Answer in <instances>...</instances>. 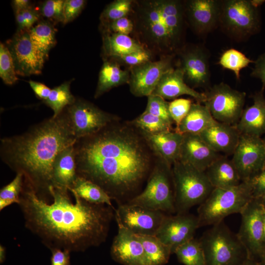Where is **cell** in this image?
<instances>
[{
    "label": "cell",
    "mask_w": 265,
    "mask_h": 265,
    "mask_svg": "<svg viewBox=\"0 0 265 265\" xmlns=\"http://www.w3.org/2000/svg\"><path fill=\"white\" fill-rule=\"evenodd\" d=\"M50 192L48 202L24 179L18 204L26 227L45 246L82 252L105 241L113 207L87 202L67 188L52 186Z\"/></svg>",
    "instance_id": "cell-1"
},
{
    "label": "cell",
    "mask_w": 265,
    "mask_h": 265,
    "mask_svg": "<svg viewBox=\"0 0 265 265\" xmlns=\"http://www.w3.org/2000/svg\"><path fill=\"white\" fill-rule=\"evenodd\" d=\"M114 121L75 143L77 176L97 184L111 199L134 191L151 165V149L130 123Z\"/></svg>",
    "instance_id": "cell-2"
},
{
    "label": "cell",
    "mask_w": 265,
    "mask_h": 265,
    "mask_svg": "<svg viewBox=\"0 0 265 265\" xmlns=\"http://www.w3.org/2000/svg\"><path fill=\"white\" fill-rule=\"evenodd\" d=\"M77 140L64 109L22 134L1 139L0 156L10 169L24 175L40 197L49 202L55 158Z\"/></svg>",
    "instance_id": "cell-3"
},
{
    "label": "cell",
    "mask_w": 265,
    "mask_h": 265,
    "mask_svg": "<svg viewBox=\"0 0 265 265\" xmlns=\"http://www.w3.org/2000/svg\"><path fill=\"white\" fill-rule=\"evenodd\" d=\"M134 29L142 42L163 55L176 54L185 46L186 22L184 1L133 2Z\"/></svg>",
    "instance_id": "cell-4"
},
{
    "label": "cell",
    "mask_w": 265,
    "mask_h": 265,
    "mask_svg": "<svg viewBox=\"0 0 265 265\" xmlns=\"http://www.w3.org/2000/svg\"><path fill=\"white\" fill-rule=\"evenodd\" d=\"M254 198L250 181L229 188H214L197 209L199 226H212L234 213H240Z\"/></svg>",
    "instance_id": "cell-5"
},
{
    "label": "cell",
    "mask_w": 265,
    "mask_h": 265,
    "mask_svg": "<svg viewBox=\"0 0 265 265\" xmlns=\"http://www.w3.org/2000/svg\"><path fill=\"white\" fill-rule=\"evenodd\" d=\"M176 213L182 214L200 205L214 188L205 172L180 160L172 166Z\"/></svg>",
    "instance_id": "cell-6"
},
{
    "label": "cell",
    "mask_w": 265,
    "mask_h": 265,
    "mask_svg": "<svg viewBox=\"0 0 265 265\" xmlns=\"http://www.w3.org/2000/svg\"><path fill=\"white\" fill-rule=\"evenodd\" d=\"M199 239L206 265H238L248 257L237 234L232 232L223 221L212 226Z\"/></svg>",
    "instance_id": "cell-7"
},
{
    "label": "cell",
    "mask_w": 265,
    "mask_h": 265,
    "mask_svg": "<svg viewBox=\"0 0 265 265\" xmlns=\"http://www.w3.org/2000/svg\"><path fill=\"white\" fill-rule=\"evenodd\" d=\"M218 27L236 41H246L261 29L260 9L250 0H222Z\"/></svg>",
    "instance_id": "cell-8"
},
{
    "label": "cell",
    "mask_w": 265,
    "mask_h": 265,
    "mask_svg": "<svg viewBox=\"0 0 265 265\" xmlns=\"http://www.w3.org/2000/svg\"><path fill=\"white\" fill-rule=\"evenodd\" d=\"M129 204L176 213L172 167L160 159L154 166L144 190Z\"/></svg>",
    "instance_id": "cell-9"
},
{
    "label": "cell",
    "mask_w": 265,
    "mask_h": 265,
    "mask_svg": "<svg viewBox=\"0 0 265 265\" xmlns=\"http://www.w3.org/2000/svg\"><path fill=\"white\" fill-rule=\"evenodd\" d=\"M204 93V104L216 121L231 125L237 124L244 109L245 92L222 82L211 86Z\"/></svg>",
    "instance_id": "cell-10"
},
{
    "label": "cell",
    "mask_w": 265,
    "mask_h": 265,
    "mask_svg": "<svg viewBox=\"0 0 265 265\" xmlns=\"http://www.w3.org/2000/svg\"><path fill=\"white\" fill-rule=\"evenodd\" d=\"M65 110L72 131L77 139L93 134L117 121L116 116L81 99H76Z\"/></svg>",
    "instance_id": "cell-11"
},
{
    "label": "cell",
    "mask_w": 265,
    "mask_h": 265,
    "mask_svg": "<svg viewBox=\"0 0 265 265\" xmlns=\"http://www.w3.org/2000/svg\"><path fill=\"white\" fill-rule=\"evenodd\" d=\"M176 54L178 55L177 67L183 72L185 82L193 88H210L211 71L208 50L201 45H185Z\"/></svg>",
    "instance_id": "cell-12"
},
{
    "label": "cell",
    "mask_w": 265,
    "mask_h": 265,
    "mask_svg": "<svg viewBox=\"0 0 265 265\" xmlns=\"http://www.w3.org/2000/svg\"><path fill=\"white\" fill-rule=\"evenodd\" d=\"M241 181H248L265 167V143L260 137L240 134L232 159Z\"/></svg>",
    "instance_id": "cell-13"
},
{
    "label": "cell",
    "mask_w": 265,
    "mask_h": 265,
    "mask_svg": "<svg viewBox=\"0 0 265 265\" xmlns=\"http://www.w3.org/2000/svg\"><path fill=\"white\" fill-rule=\"evenodd\" d=\"M17 75L29 76L41 73L46 55L31 42L27 29L17 30L7 41Z\"/></svg>",
    "instance_id": "cell-14"
},
{
    "label": "cell",
    "mask_w": 265,
    "mask_h": 265,
    "mask_svg": "<svg viewBox=\"0 0 265 265\" xmlns=\"http://www.w3.org/2000/svg\"><path fill=\"white\" fill-rule=\"evenodd\" d=\"M165 215L160 211L129 203L115 211L117 224L136 235L155 236Z\"/></svg>",
    "instance_id": "cell-15"
},
{
    "label": "cell",
    "mask_w": 265,
    "mask_h": 265,
    "mask_svg": "<svg viewBox=\"0 0 265 265\" xmlns=\"http://www.w3.org/2000/svg\"><path fill=\"white\" fill-rule=\"evenodd\" d=\"M175 55H164L159 60L132 67L128 83L132 93L137 97L151 95L162 76L174 67Z\"/></svg>",
    "instance_id": "cell-16"
},
{
    "label": "cell",
    "mask_w": 265,
    "mask_h": 265,
    "mask_svg": "<svg viewBox=\"0 0 265 265\" xmlns=\"http://www.w3.org/2000/svg\"><path fill=\"white\" fill-rule=\"evenodd\" d=\"M253 198L240 212L241 224L237 234L248 257L261 254L264 249L263 212L264 207Z\"/></svg>",
    "instance_id": "cell-17"
},
{
    "label": "cell",
    "mask_w": 265,
    "mask_h": 265,
    "mask_svg": "<svg viewBox=\"0 0 265 265\" xmlns=\"http://www.w3.org/2000/svg\"><path fill=\"white\" fill-rule=\"evenodd\" d=\"M200 228L197 216L188 213L165 215L155 236L174 253L180 245L194 238Z\"/></svg>",
    "instance_id": "cell-18"
},
{
    "label": "cell",
    "mask_w": 265,
    "mask_h": 265,
    "mask_svg": "<svg viewBox=\"0 0 265 265\" xmlns=\"http://www.w3.org/2000/svg\"><path fill=\"white\" fill-rule=\"evenodd\" d=\"M186 24L200 37H205L218 27L221 0L184 1Z\"/></svg>",
    "instance_id": "cell-19"
},
{
    "label": "cell",
    "mask_w": 265,
    "mask_h": 265,
    "mask_svg": "<svg viewBox=\"0 0 265 265\" xmlns=\"http://www.w3.org/2000/svg\"><path fill=\"white\" fill-rule=\"evenodd\" d=\"M111 247L112 258L124 265H147L142 244L136 235L119 224Z\"/></svg>",
    "instance_id": "cell-20"
},
{
    "label": "cell",
    "mask_w": 265,
    "mask_h": 265,
    "mask_svg": "<svg viewBox=\"0 0 265 265\" xmlns=\"http://www.w3.org/2000/svg\"><path fill=\"white\" fill-rule=\"evenodd\" d=\"M220 156L199 134H183L179 160L205 172Z\"/></svg>",
    "instance_id": "cell-21"
},
{
    "label": "cell",
    "mask_w": 265,
    "mask_h": 265,
    "mask_svg": "<svg viewBox=\"0 0 265 265\" xmlns=\"http://www.w3.org/2000/svg\"><path fill=\"white\" fill-rule=\"evenodd\" d=\"M152 94L164 99H175L186 95L193 97L197 102L200 103H204L206 100L204 93L199 92L186 84L183 71L177 66L162 76Z\"/></svg>",
    "instance_id": "cell-22"
},
{
    "label": "cell",
    "mask_w": 265,
    "mask_h": 265,
    "mask_svg": "<svg viewBox=\"0 0 265 265\" xmlns=\"http://www.w3.org/2000/svg\"><path fill=\"white\" fill-rule=\"evenodd\" d=\"M139 132L151 150L169 166L179 160L183 134L175 131L157 134Z\"/></svg>",
    "instance_id": "cell-23"
},
{
    "label": "cell",
    "mask_w": 265,
    "mask_h": 265,
    "mask_svg": "<svg viewBox=\"0 0 265 265\" xmlns=\"http://www.w3.org/2000/svg\"><path fill=\"white\" fill-rule=\"evenodd\" d=\"M265 87L252 95L253 104L243 109L241 116L236 125L240 134L258 137L265 133Z\"/></svg>",
    "instance_id": "cell-24"
},
{
    "label": "cell",
    "mask_w": 265,
    "mask_h": 265,
    "mask_svg": "<svg viewBox=\"0 0 265 265\" xmlns=\"http://www.w3.org/2000/svg\"><path fill=\"white\" fill-rule=\"evenodd\" d=\"M199 134L216 152L233 154L240 133L236 125L217 122Z\"/></svg>",
    "instance_id": "cell-25"
},
{
    "label": "cell",
    "mask_w": 265,
    "mask_h": 265,
    "mask_svg": "<svg viewBox=\"0 0 265 265\" xmlns=\"http://www.w3.org/2000/svg\"><path fill=\"white\" fill-rule=\"evenodd\" d=\"M74 144L56 156L53 166V186L69 188L77 177Z\"/></svg>",
    "instance_id": "cell-26"
},
{
    "label": "cell",
    "mask_w": 265,
    "mask_h": 265,
    "mask_svg": "<svg viewBox=\"0 0 265 265\" xmlns=\"http://www.w3.org/2000/svg\"><path fill=\"white\" fill-rule=\"evenodd\" d=\"M205 172L213 188L232 187L242 182L233 161L226 157L220 156Z\"/></svg>",
    "instance_id": "cell-27"
},
{
    "label": "cell",
    "mask_w": 265,
    "mask_h": 265,
    "mask_svg": "<svg viewBox=\"0 0 265 265\" xmlns=\"http://www.w3.org/2000/svg\"><path fill=\"white\" fill-rule=\"evenodd\" d=\"M217 122L205 105L196 102L192 104L189 112L175 131L181 134H199Z\"/></svg>",
    "instance_id": "cell-28"
},
{
    "label": "cell",
    "mask_w": 265,
    "mask_h": 265,
    "mask_svg": "<svg viewBox=\"0 0 265 265\" xmlns=\"http://www.w3.org/2000/svg\"><path fill=\"white\" fill-rule=\"evenodd\" d=\"M130 77V73L122 69L117 63L105 60L99 73L95 98H98L114 87L129 83Z\"/></svg>",
    "instance_id": "cell-29"
},
{
    "label": "cell",
    "mask_w": 265,
    "mask_h": 265,
    "mask_svg": "<svg viewBox=\"0 0 265 265\" xmlns=\"http://www.w3.org/2000/svg\"><path fill=\"white\" fill-rule=\"evenodd\" d=\"M103 38L104 53L107 57L117 58L145 49L129 35L105 32Z\"/></svg>",
    "instance_id": "cell-30"
},
{
    "label": "cell",
    "mask_w": 265,
    "mask_h": 265,
    "mask_svg": "<svg viewBox=\"0 0 265 265\" xmlns=\"http://www.w3.org/2000/svg\"><path fill=\"white\" fill-rule=\"evenodd\" d=\"M78 196L89 203L112 207L111 198L100 186L85 178L77 176L69 188Z\"/></svg>",
    "instance_id": "cell-31"
},
{
    "label": "cell",
    "mask_w": 265,
    "mask_h": 265,
    "mask_svg": "<svg viewBox=\"0 0 265 265\" xmlns=\"http://www.w3.org/2000/svg\"><path fill=\"white\" fill-rule=\"evenodd\" d=\"M145 254L147 265H164L172 254L170 248L155 236L137 235Z\"/></svg>",
    "instance_id": "cell-32"
},
{
    "label": "cell",
    "mask_w": 265,
    "mask_h": 265,
    "mask_svg": "<svg viewBox=\"0 0 265 265\" xmlns=\"http://www.w3.org/2000/svg\"><path fill=\"white\" fill-rule=\"evenodd\" d=\"M33 45L47 57L50 50L56 43V29L49 21H39L28 30Z\"/></svg>",
    "instance_id": "cell-33"
},
{
    "label": "cell",
    "mask_w": 265,
    "mask_h": 265,
    "mask_svg": "<svg viewBox=\"0 0 265 265\" xmlns=\"http://www.w3.org/2000/svg\"><path fill=\"white\" fill-rule=\"evenodd\" d=\"M71 81H65L51 90L48 98L44 102L53 111V117L59 115L67 106L73 104L76 99L70 91Z\"/></svg>",
    "instance_id": "cell-34"
},
{
    "label": "cell",
    "mask_w": 265,
    "mask_h": 265,
    "mask_svg": "<svg viewBox=\"0 0 265 265\" xmlns=\"http://www.w3.org/2000/svg\"><path fill=\"white\" fill-rule=\"evenodd\" d=\"M174 253L185 265H206L201 244L199 239L194 238L178 247Z\"/></svg>",
    "instance_id": "cell-35"
},
{
    "label": "cell",
    "mask_w": 265,
    "mask_h": 265,
    "mask_svg": "<svg viewBox=\"0 0 265 265\" xmlns=\"http://www.w3.org/2000/svg\"><path fill=\"white\" fill-rule=\"evenodd\" d=\"M254 62V60L247 57L241 52L230 48L222 53L217 63L222 68L232 71L236 79L239 80L240 71Z\"/></svg>",
    "instance_id": "cell-36"
},
{
    "label": "cell",
    "mask_w": 265,
    "mask_h": 265,
    "mask_svg": "<svg viewBox=\"0 0 265 265\" xmlns=\"http://www.w3.org/2000/svg\"><path fill=\"white\" fill-rule=\"evenodd\" d=\"M130 123L140 132L157 134L172 131V126L160 118L144 111Z\"/></svg>",
    "instance_id": "cell-37"
},
{
    "label": "cell",
    "mask_w": 265,
    "mask_h": 265,
    "mask_svg": "<svg viewBox=\"0 0 265 265\" xmlns=\"http://www.w3.org/2000/svg\"><path fill=\"white\" fill-rule=\"evenodd\" d=\"M133 1L131 0H116L109 4L104 10L100 20L104 26L111 23L127 17L133 7Z\"/></svg>",
    "instance_id": "cell-38"
},
{
    "label": "cell",
    "mask_w": 265,
    "mask_h": 265,
    "mask_svg": "<svg viewBox=\"0 0 265 265\" xmlns=\"http://www.w3.org/2000/svg\"><path fill=\"white\" fill-rule=\"evenodd\" d=\"M24 175L17 173L15 178L0 190V211L13 204H18L22 191Z\"/></svg>",
    "instance_id": "cell-39"
},
{
    "label": "cell",
    "mask_w": 265,
    "mask_h": 265,
    "mask_svg": "<svg viewBox=\"0 0 265 265\" xmlns=\"http://www.w3.org/2000/svg\"><path fill=\"white\" fill-rule=\"evenodd\" d=\"M0 77L7 85H13L18 80L10 51L2 43L0 44Z\"/></svg>",
    "instance_id": "cell-40"
},
{
    "label": "cell",
    "mask_w": 265,
    "mask_h": 265,
    "mask_svg": "<svg viewBox=\"0 0 265 265\" xmlns=\"http://www.w3.org/2000/svg\"><path fill=\"white\" fill-rule=\"evenodd\" d=\"M145 111L158 116L172 126L174 122L169 111V103L163 98L151 94L148 96Z\"/></svg>",
    "instance_id": "cell-41"
},
{
    "label": "cell",
    "mask_w": 265,
    "mask_h": 265,
    "mask_svg": "<svg viewBox=\"0 0 265 265\" xmlns=\"http://www.w3.org/2000/svg\"><path fill=\"white\" fill-rule=\"evenodd\" d=\"M65 0H48L41 5L40 14L54 23H63V7Z\"/></svg>",
    "instance_id": "cell-42"
},
{
    "label": "cell",
    "mask_w": 265,
    "mask_h": 265,
    "mask_svg": "<svg viewBox=\"0 0 265 265\" xmlns=\"http://www.w3.org/2000/svg\"><path fill=\"white\" fill-rule=\"evenodd\" d=\"M193 103L190 99H175L169 103V111L171 117L178 127L189 112Z\"/></svg>",
    "instance_id": "cell-43"
},
{
    "label": "cell",
    "mask_w": 265,
    "mask_h": 265,
    "mask_svg": "<svg viewBox=\"0 0 265 265\" xmlns=\"http://www.w3.org/2000/svg\"><path fill=\"white\" fill-rule=\"evenodd\" d=\"M86 1L84 0H65L63 7V24L74 20L84 7Z\"/></svg>",
    "instance_id": "cell-44"
},
{
    "label": "cell",
    "mask_w": 265,
    "mask_h": 265,
    "mask_svg": "<svg viewBox=\"0 0 265 265\" xmlns=\"http://www.w3.org/2000/svg\"><path fill=\"white\" fill-rule=\"evenodd\" d=\"M151 53L145 49L123 55L117 59L133 67L151 61Z\"/></svg>",
    "instance_id": "cell-45"
},
{
    "label": "cell",
    "mask_w": 265,
    "mask_h": 265,
    "mask_svg": "<svg viewBox=\"0 0 265 265\" xmlns=\"http://www.w3.org/2000/svg\"><path fill=\"white\" fill-rule=\"evenodd\" d=\"M106 32L129 35L134 29L133 22L127 17L118 19L106 26Z\"/></svg>",
    "instance_id": "cell-46"
},
{
    "label": "cell",
    "mask_w": 265,
    "mask_h": 265,
    "mask_svg": "<svg viewBox=\"0 0 265 265\" xmlns=\"http://www.w3.org/2000/svg\"><path fill=\"white\" fill-rule=\"evenodd\" d=\"M249 181L254 198L260 197L265 193V167Z\"/></svg>",
    "instance_id": "cell-47"
},
{
    "label": "cell",
    "mask_w": 265,
    "mask_h": 265,
    "mask_svg": "<svg viewBox=\"0 0 265 265\" xmlns=\"http://www.w3.org/2000/svg\"><path fill=\"white\" fill-rule=\"evenodd\" d=\"M254 64L250 76L260 79L263 83V87H265V52L254 60Z\"/></svg>",
    "instance_id": "cell-48"
},
{
    "label": "cell",
    "mask_w": 265,
    "mask_h": 265,
    "mask_svg": "<svg viewBox=\"0 0 265 265\" xmlns=\"http://www.w3.org/2000/svg\"><path fill=\"white\" fill-rule=\"evenodd\" d=\"M51 265H70V252L55 248L51 250Z\"/></svg>",
    "instance_id": "cell-49"
},
{
    "label": "cell",
    "mask_w": 265,
    "mask_h": 265,
    "mask_svg": "<svg viewBox=\"0 0 265 265\" xmlns=\"http://www.w3.org/2000/svg\"><path fill=\"white\" fill-rule=\"evenodd\" d=\"M28 83L37 97L43 101H46L48 98L51 92V89L42 83L31 80H29Z\"/></svg>",
    "instance_id": "cell-50"
},
{
    "label": "cell",
    "mask_w": 265,
    "mask_h": 265,
    "mask_svg": "<svg viewBox=\"0 0 265 265\" xmlns=\"http://www.w3.org/2000/svg\"><path fill=\"white\" fill-rule=\"evenodd\" d=\"M20 12L24 18L25 29H29L39 19V13L31 7Z\"/></svg>",
    "instance_id": "cell-51"
},
{
    "label": "cell",
    "mask_w": 265,
    "mask_h": 265,
    "mask_svg": "<svg viewBox=\"0 0 265 265\" xmlns=\"http://www.w3.org/2000/svg\"><path fill=\"white\" fill-rule=\"evenodd\" d=\"M12 5L15 13L31 7L30 1L28 0H14L12 1Z\"/></svg>",
    "instance_id": "cell-52"
},
{
    "label": "cell",
    "mask_w": 265,
    "mask_h": 265,
    "mask_svg": "<svg viewBox=\"0 0 265 265\" xmlns=\"http://www.w3.org/2000/svg\"><path fill=\"white\" fill-rule=\"evenodd\" d=\"M6 259V248L3 245H0V263L2 264Z\"/></svg>",
    "instance_id": "cell-53"
},
{
    "label": "cell",
    "mask_w": 265,
    "mask_h": 265,
    "mask_svg": "<svg viewBox=\"0 0 265 265\" xmlns=\"http://www.w3.org/2000/svg\"><path fill=\"white\" fill-rule=\"evenodd\" d=\"M238 265H259V264L255 263L251 258L247 257Z\"/></svg>",
    "instance_id": "cell-54"
},
{
    "label": "cell",
    "mask_w": 265,
    "mask_h": 265,
    "mask_svg": "<svg viewBox=\"0 0 265 265\" xmlns=\"http://www.w3.org/2000/svg\"><path fill=\"white\" fill-rule=\"evenodd\" d=\"M252 4L256 7L260 8V7L265 2L264 0H250Z\"/></svg>",
    "instance_id": "cell-55"
},
{
    "label": "cell",
    "mask_w": 265,
    "mask_h": 265,
    "mask_svg": "<svg viewBox=\"0 0 265 265\" xmlns=\"http://www.w3.org/2000/svg\"><path fill=\"white\" fill-rule=\"evenodd\" d=\"M263 224H264V240L265 244V207L263 212Z\"/></svg>",
    "instance_id": "cell-56"
},
{
    "label": "cell",
    "mask_w": 265,
    "mask_h": 265,
    "mask_svg": "<svg viewBox=\"0 0 265 265\" xmlns=\"http://www.w3.org/2000/svg\"><path fill=\"white\" fill-rule=\"evenodd\" d=\"M262 258L263 261L264 265H265V247L263 250L262 252H261V254Z\"/></svg>",
    "instance_id": "cell-57"
},
{
    "label": "cell",
    "mask_w": 265,
    "mask_h": 265,
    "mask_svg": "<svg viewBox=\"0 0 265 265\" xmlns=\"http://www.w3.org/2000/svg\"><path fill=\"white\" fill-rule=\"evenodd\" d=\"M260 197L262 198V202H263L265 205V193H264Z\"/></svg>",
    "instance_id": "cell-58"
},
{
    "label": "cell",
    "mask_w": 265,
    "mask_h": 265,
    "mask_svg": "<svg viewBox=\"0 0 265 265\" xmlns=\"http://www.w3.org/2000/svg\"><path fill=\"white\" fill-rule=\"evenodd\" d=\"M263 141L265 143V136L263 138Z\"/></svg>",
    "instance_id": "cell-59"
},
{
    "label": "cell",
    "mask_w": 265,
    "mask_h": 265,
    "mask_svg": "<svg viewBox=\"0 0 265 265\" xmlns=\"http://www.w3.org/2000/svg\"><path fill=\"white\" fill-rule=\"evenodd\" d=\"M259 265H262V264H259Z\"/></svg>",
    "instance_id": "cell-60"
}]
</instances>
